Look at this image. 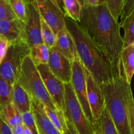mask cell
I'll use <instances>...</instances> for the list:
<instances>
[{
    "instance_id": "obj_32",
    "label": "cell",
    "mask_w": 134,
    "mask_h": 134,
    "mask_svg": "<svg viewBox=\"0 0 134 134\" xmlns=\"http://www.w3.org/2000/svg\"><path fill=\"white\" fill-rule=\"evenodd\" d=\"M13 134H32L30 130L27 129L23 123L11 127Z\"/></svg>"
},
{
    "instance_id": "obj_34",
    "label": "cell",
    "mask_w": 134,
    "mask_h": 134,
    "mask_svg": "<svg viewBox=\"0 0 134 134\" xmlns=\"http://www.w3.org/2000/svg\"><path fill=\"white\" fill-rule=\"evenodd\" d=\"M66 127L64 129L63 134H79L74 126L68 119H66Z\"/></svg>"
},
{
    "instance_id": "obj_30",
    "label": "cell",
    "mask_w": 134,
    "mask_h": 134,
    "mask_svg": "<svg viewBox=\"0 0 134 134\" xmlns=\"http://www.w3.org/2000/svg\"><path fill=\"white\" fill-rule=\"evenodd\" d=\"M134 12V0H124L121 14H120V24L125 20L127 17H129Z\"/></svg>"
},
{
    "instance_id": "obj_1",
    "label": "cell",
    "mask_w": 134,
    "mask_h": 134,
    "mask_svg": "<svg viewBox=\"0 0 134 134\" xmlns=\"http://www.w3.org/2000/svg\"><path fill=\"white\" fill-rule=\"evenodd\" d=\"M78 23L92 40L109 56L119 71L123 46L120 26L107 5L101 3L97 6H91L82 2Z\"/></svg>"
},
{
    "instance_id": "obj_9",
    "label": "cell",
    "mask_w": 134,
    "mask_h": 134,
    "mask_svg": "<svg viewBox=\"0 0 134 134\" xmlns=\"http://www.w3.org/2000/svg\"><path fill=\"white\" fill-rule=\"evenodd\" d=\"M24 22L26 41L30 47L43 43L41 34V15L37 3H26Z\"/></svg>"
},
{
    "instance_id": "obj_11",
    "label": "cell",
    "mask_w": 134,
    "mask_h": 134,
    "mask_svg": "<svg viewBox=\"0 0 134 134\" xmlns=\"http://www.w3.org/2000/svg\"><path fill=\"white\" fill-rule=\"evenodd\" d=\"M52 73L64 84L71 82L72 63L60 53L54 46L50 49V55L47 63Z\"/></svg>"
},
{
    "instance_id": "obj_7",
    "label": "cell",
    "mask_w": 134,
    "mask_h": 134,
    "mask_svg": "<svg viewBox=\"0 0 134 134\" xmlns=\"http://www.w3.org/2000/svg\"><path fill=\"white\" fill-rule=\"evenodd\" d=\"M70 83L86 118L94 129L96 130L98 127V122L94 120L88 105L86 93L85 69L79 57L76 58L72 62L71 78Z\"/></svg>"
},
{
    "instance_id": "obj_17",
    "label": "cell",
    "mask_w": 134,
    "mask_h": 134,
    "mask_svg": "<svg viewBox=\"0 0 134 134\" xmlns=\"http://www.w3.org/2000/svg\"><path fill=\"white\" fill-rule=\"evenodd\" d=\"M120 63L122 66L126 80L131 84L134 72V43L122 49Z\"/></svg>"
},
{
    "instance_id": "obj_35",
    "label": "cell",
    "mask_w": 134,
    "mask_h": 134,
    "mask_svg": "<svg viewBox=\"0 0 134 134\" xmlns=\"http://www.w3.org/2000/svg\"><path fill=\"white\" fill-rule=\"evenodd\" d=\"M54 5H56L57 7H58L60 10L64 11V5H63V0H49Z\"/></svg>"
},
{
    "instance_id": "obj_25",
    "label": "cell",
    "mask_w": 134,
    "mask_h": 134,
    "mask_svg": "<svg viewBox=\"0 0 134 134\" xmlns=\"http://www.w3.org/2000/svg\"><path fill=\"white\" fill-rule=\"evenodd\" d=\"M41 34L43 43L49 49L55 45L56 34L54 33L52 29L47 24L44 20L41 17Z\"/></svg>"
},
{
    "instance_id": "obj_14",
    "label": "cell",
    "mask_w": 134,
    "mask_h": 134,
    "mask_svg": "<svg viewBox=\"0 0 134 134\" xmlns=\"http://www.w3.org/2000/svg\"><path fill=\"white\" fill-rule=\"evenodd\" d=\"M0 35L7 38L10 43L18 40L26 41L25 22L18 18L0 20Z\"/></svg>"
},
{
    "instance_id": "obj_29",
    "label": "cell",
    "mask_w": 134,
    "mask_h": 134,
    "mask_svg": "<svg viewBox=\"0 0 134 134\" xmlns=\"http://www.w3.org/2000/svg\"><path fill=\"white\" fill-rule=\"evenodd\" d=\"M16 18L9 1L0 0V20H13Z\"/></svg>"
},
{
    "instance_id": "obj_23",
    "label": "cell",
    "mask_w": 134,
    "mask_h": 134,
    "mask_svg": "<svg viewBox=\"0 0 134 134\" xmlns=\"http://www.w3.org/2000/svg\"><path fill=\"white\" fill-rule=\"evenodd\" d=\"M98 125L101 134H119L105 106L98 120Z\"/></svg>"
},
{
    "instance_id": "obj_8",
    "label": "cell",
    "mask_w": 134,
    "mask_h": 134,
    "mask_svg": "<svg viewBox=\"0 0 134 134\" xmlns=\"http://www.w3.org/2000/svg\"><path fill=\"white\" fill-rule=\"evenodd\" d=\"M36 68L52 102L57 109L64 112L65 109L64 83L52 73L47 64H38Z\"/></svg>"
},
{
    "instance_id": "obj_31",
    "label": "cell",
    "mask_w": 134,
    "mask_h": 134,
    "mask_svg": "<svg viewBox=\"0 0 134 134\" xmlns=\"http://www.w3.org/2000/svg\"><path fill=\"white\" fill-rule=\"evenodd\" d=\"M10 43L7 38L0 35V63L6 55L7 51L10 45Z\"/></svg>"
},
{
    "instance_id": "obj_24",
    "label": "cell",
    "mask_w": 134,
    "mask_h": 134,
    "mask_svg": "<svg viewBox=\"0 0 134 134\" xmlns=\"http://www.w3.org/2000/svg\"><path fill=\"white\" fill-rule=\"evenodd\" d=\"M12 85L0 76V110L11 102Z\"/></svg>"
},
{
    "instance_id": "obj_33",
    "label": "cell",
    "mask_w": 134,
    "mask_h": 134,
    "mask_svg": "<svg viewBox=\"0 0 134 134\" xmlns=\"http://www.w3.org/2000/svg\"><path fill=\"white\" fill-rule=\"evenodd\" d=\"M0 134H13L11 128L1 119L0 116Z\"/></svg>"
},
{
    "instance_id": "obj_3",
    "label": "cell",
    "mask_w": 134,
    "mask_h": 134,
    "mask_svg": "<svg viewBox=\"0 0 134 134\" xmlns=\"http://www.w3.org/2000/svg\"><path fill=\"white\" fill-rule=\"evenodd\" d=\"M105 105L119 134H133L130 121V103L133 97L131 84L124 76H119L100 84Z\"/></svg>"
},
{
    "instance_id": "obj_38",
    "label": "cell",
    "mask_w": 134,
    "mask_h": 134,
    "mask_svg": "<svg viewBox=\"0 0 134 134\" xmlns=\"http://www.w3.org/2000/svg\"><path fill=\"white\" fill-rule=\"evenodd\" d=\"M92 134H101V131H100V130H99V125H98V128H97L96 130H94V131H93V133Z\"/></svg>"
},
{
    "instance_id": "obj_22",
    "label": "cell",
    "mask_w": 134,
    "mask_h": 134,
    "mask_svg": "<svg viewBox=\"0 0 134 134\" xmlns=\"http://www.w3.org/2000/svg\"><path fill=\"white\" fill-rule=\"evenodd\" d=\"M120 27L124 30V35L122 38V49L134 43V12L120 24Z\"/></svg>"
},
{
    "instance_id": "obj_21",
    "label": "cell",
    "mask_w": 134,
    "mask_h": 134,
    "mask_svg": "<svg viewBox=\"0 0 134 134\" xmlns=\"http://www.w3.org/2000/svg\"><path fill=\"white\" fill-rule=\"evenodd\" d=\"M43 110L52 124L63 134L66 127V119L64 112L60 110H52L43 105Z\"/></svg>"
},
{
    "instance_id": "obj_5",
    "label": "cell",
    "mask_w": 134,
    "mask_h": 134,
    "mask_svg": "<svg viewBox=\"0 0 134 134\" xmlns=\"http://www.w3.org/2000/svg\"><path fill=\"white\" fill-rule=\"evenodd\" d=\"M30 47L26 40L10 43L6 55L0 63V76L13 85L19 76L25 57L30 54Z\"/></svg>"
},
{
    "instance_id": "obj_15",
    "label": "cell",
    "mask_w": 134,
    "mask_h": 134,
    "mask_svg": "<svg viewBox=\"0 0 134 134\" xmlns=\"http://www.w3.org/2000/svg\"><path fill=\"white\" fill-rule=\"evenodd\" d=\"M54 47L71 63L78 57L75 42L66 26L56 34Z\"/></svg>"
},
{
    "instance_id": "obj_4",
    "label": "cell",
    "mask_w": 134,
    "mask_h": 134,
    "mask_svg": "<svg viewBox=\"0 0 134 134\" xmlns=\"http://www.w3.org/2000/svg\"><path fill=\"white\" fill-rule=\"evenodd\" d=\"M16 82L28 93L30 97L36 99L44 106L58 110L48 95L40 74L30 56L25 57L21 66Z\"/></svg>"
},
{
    "instance_id": "obj_19",
    "label": "cell",
    "mask_w": 134,
    "mask_h": 134,
    "mask_svg": "<svg viewBox=\"0 0 134 134\" xmlns=\"http://www.w3.org/2000/svg\"><path fill=\"white\" fill-rule=\"evenodd\" d=\"M50 55V49L43 43L30 47L29 56L35 66L47 64Z\"/></svg>"
},
{
    "instance_id": "obj_12",
    "label": "cell",
    "mask_w": 134,
    "mask_h": 134,
    "mask_svg": "<svg viewBox=\"0 0 134 134\" xmlns=\"http://www.w3.org/2000/svg\"><path fill=\"white\" fill-rule=\"evenodd\" d=\"M37 5L41 17L55 34L65 27V14L51 1L47 0Z\"/></svg>"
},
{
    "instance_id": "obj_2",
    "label": "cell",
    "mask_w": 134,
    "mask_h": 134,
    "mask_svg": "<svg viewBox=\"0 0 134 134\" xmlns=\"http://www.w3.org/2000/svg\"><path fill=\"white\" fill-rule=\"evenodd\" d=\"M65 26L73 38L79 59L100 85L119 76L109 56L93 42L77 22L65 16Z\"/></svg>"
},
{
    "instance_id": "obj_18",
    "label": "cell",
    "mask_w": 134,
    "mask_h": 134,
    "mask_svg": "<svg viewBox=\"0 0 134 134\" xmlns=\"http://www.w3.org/2000/svg\"><path fill=\"white\" fill-rule=\"evenodd\" d=\"M0 116L10 128L22 123L21 114L12 102L0 110Z\"/></svg>"
},
{
    "instance_id": "obj_37",
    "label": "cell",
    "mask_w": 134,
    "mask_h": 134,
    "mask_svg": "<svg viewBox=\"0 0 134 134\" xmlns=\"http://www.w3.org/2000/svg\"><path fill=\"white\" fill-rule=\"evenodd\" d=\"M26 3H41L44 2L47 0H24Z\"/></svg>"
},
{
    "instance_id": "obj_36",
    "label": "cell",
    "mask_w": 134,
    "mask_h": 134,
    "mask_svg": "<svg viewBox=\"0 0 134 134\" xmlns=\"http://www.w3.org/2000/svg\"><path fill=\"white\" fill-rule=\"evenodd\" d=\"M82 1L91 6H97L99 5V0H82Z\"/></svg>"
},
{
    "instance_id": "obj_39",
    "label": "cell",
    "mask_w": 134,
    "mask_h": 134,
    "mask_svg": "<svg viewBox=\"0 0 134 134\" xmlns=\"http://www.w3.org/2000/svg\"><path fill=\"white\" fill-rule=\"evenodd\" d=\"M6 1H9V0H6Z\"/></svg>"
},
{
    "instance_id": "obj_10",
    "label": "cell",
    "mask_w": 134,
    "mask_h": 134,
    "mask_svg": "<svg viewBox=\"0 0 134 134\" xmlns=\"http://www.w3.org/2000/svg\"><path fill=\"white\" fill-rule=\"evenodd\" d=\"M85 74L88 102L94 120L98 122L102 112L105 106L104 96L100 85L86 69Z\"/></svg>"
},
{
    "instance_id": "obj_13",
    "label": "cell",
    "mask_w": 134,
    "mask_h": 134,
    "mask_svg": "<svg viewBox=\"0 0 134 134\" xmlns=\"http://www.w3.org/2000/svg\"><path fill=\"white\" fill-rule=\"evenodd\" d=\"M31 111L34 114L39 134H62L50 121L43 110V105L31 97Z\"/></svg>"
},
{
    "instance_id": "obj_16",
    "label": "cell",
    "mask_w": 134,
    "mask_h": 134,
    "mask_svg": "<svg viewBox=\"0 0 134 134\" xmlns=\"http://www.w3.org/2000/svg\"><path fill=\"white\" fill-rule=\"evenodd\" d=\"M11 102L20 114L31 111V97L16 81L12 85Z\"/></svg>"
},
{
    "instance_id": "obj_27",
    "label": "cell",
    "mask_w": 134,
    "mask_h": 134,
    "mask_svg": "<svg viewBox=\"0 0 134 134\" xmlns=\"http://www.w3.org/2000/svg\"><path fill=\"white\" fill-rule=\"evenodd\" d=\"M10 6L16 17L25 22L26 17V3L24 0H9Z\"/></svg>"
},
{
    "instance_id": "obj_6",
    "label": "cell",
    "mask_w": 134,
    "mask_h": 134,
    "mask_svg": "<svg viewBox=\"0 0 134 134\" xmlns=\"http://www.w3.org/2000/svg\"><path fill=\"white\" fill-rule=\"evenodd\" d=\"M65 109L64 114L66 119L74 126L79 134H92L94 127L86 118L71 83L64 84Z\"/></svg>"
},
{
    "instance_id": "obj_28",
    "label": "cell",
    "mask_w": 134,
    "mask_h": 134,
    "mask_svg": "<svg viewBox=\"0 0 134 134\" xmlns=\"http://www.w3.org/2000/svg\"><path fill=\"white\" fill-rule=\"evenodd\" d=\"M22 123L30 130L32 134H39L36 122L32 112H27L21 114Z\"/></svg>"
},
{
    "instance_id": "obj_26",
    "label": "cell",
    "mask_w": 134,
    "mask_h": 134,
    "mask_svg": "<svg viewBox=\"0 0 134 134\" xmlns=\"http://www.w3.org/2000/svg\"><path fill=\"white\" fill-rule=\"evenodd\" d=\"M124 0H99V4L105 3L113 17L117 21L120 18Z\"/></svg>"
},
{
    "instance_id": "obj_20",
    "label": "cell",
    "mask_w": 134,
    "mask_h": 134,
    "mask_svg": "<svg viewBox=\"0 0 134 134\" xmlns=\"http://www.w3.org/2000/svg\"><path fill=\"white\" fill-rule=\"evenodd\" d=\"M65 16L79 22L82 7V0H63Z\"/></svg>"
}]
</instances>
